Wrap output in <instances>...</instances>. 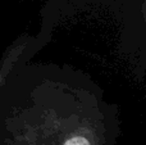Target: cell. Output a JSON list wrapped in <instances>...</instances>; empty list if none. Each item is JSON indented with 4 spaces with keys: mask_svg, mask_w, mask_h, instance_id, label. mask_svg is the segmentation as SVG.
Masks as SVG:
<instances>
[{
    "mask_svg": "<svg viewBox=\"0 0 146 145\" xmlns=\"http://www.w3.org/2000/svg\"><path fill=\"white\" fill-rule=\"evenodd\" d=\"M114 139L96 120H28L0 131V145H114Z\"/></svg>",
    "mask_w": 146,
    "mask_h": 145,
    "instance_id": "1",
    "label": "cell"
},
{
    "mask_svg": "<svg viewBox=\"0 0 146 145\" xmlns=\"http://www.w3.org/2000/svg\"><path fill=\"white\" fill-rule=\"evenodd\" d=\"M32 44V39L25 35L21 36L13 45H10L8 48V50L5 51L4 58L0 62V89L5 85L7 80L9 78L10 73L17 67V64L28 53Z\"/></svg>",
    "mask_w": 146,
    "mask_h": 145,
    "instance_id": "2",
    "label": "cell"
}]
</instances>
